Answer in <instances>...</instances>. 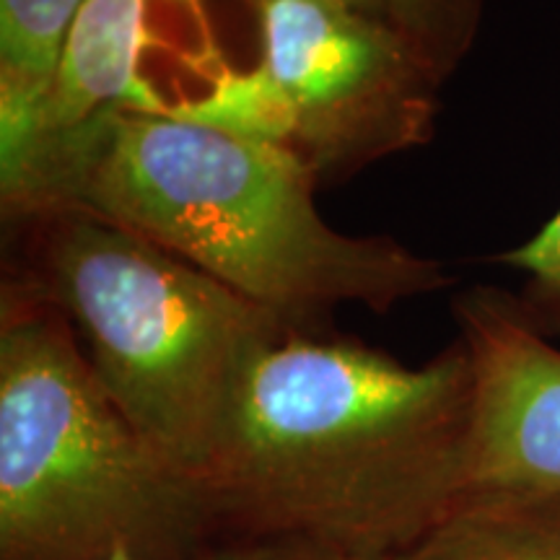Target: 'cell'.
<instances>
[{
  "label": "cell",
  "instance_id": "obj_12",
  "mask_svg": "<svg viewBox=\"0 0 560 560\" xmlns=\"http://www.w3.org/2000/svg\"><path fill=\"white\" fill-rule=\"evenodd\" d=\"M270 548H272V545L231 542V545H223V548L210 550V552H206V556H200L195 560H265V558H268ZM107 560H149V558H140L130 550H117V552H112Z\"/></svg>",
  "mask_w": 560,
  "mask_h": 560
},
{
  "label": "cell",
  "instance_id": "obj_3",
  "mask_svg": "<svg viewBox=\"0 0 560 560\" xmlns=\"http://www.w3.org/2000/svg\"><path fill=\"white\" fill-rule=\"evenodd\" d=\"M200 482L109 397L66 312L32 285L0 317V560L206 556Z\"/></svg>",
  "mask_w": 560,
  "mask_h": 560
},
{
  "label": "cell",
  "instance_id": "obj_6",
  "mask_svg": "<svg viewBox=\"0 0 560 560\" xmlns=\"http://www.w3.org/2000/svg\"><path fill=\"white\" fill-rule=\"evenodd\" d=\"M454 314L472 374L462 495L560 493V348L501 291Z\"/></svg>",
  "mask_w": 560,
  "mask_h": 560
},
{
  "label": "cell",
  "instance_id": "obj_4",
  "mask_svg": "<svg viewBox=\"0 0 560 560\" xmlns=\"http://www.w3.org/2000/svg\"><path fill=\"white\" fill-rule=\"evenodd\" d=\"M13 219L30 223L26 285L66 312L112 400L202 488L249 363L293 327L83 208Z\"/></svg>",
  "mask_w": 560,
  "mask_h": 560
},
{
  "label": "cell",
  "instance_id": "obj_10",
  "mask_svg": "<svg viewBox=\"0 0 560 560\" xmlns=\"http://www.w3.org/2000/svg\"><path fill=\"white\" fill-rule=\"evenodd\" d=\"M384 13L444 81L470 37L467 21L454 11V0H384Z\"/></svg>",
  "mask_w": 560,
  "mask_h": 560
},
{
  "label": "cell",
  "instance_id": "obj_14",
  "mask_svg": "<svg viewBox=\"0 0 560 560\" xmlns=\"http://www.w3.org/2000/svg\"><path fill=\"white\" fill-rule=\"evenodd\" d=\"M342 3L353 5V9L369 11V13H380V16L387 19V13H384V0H342Z\"/></svg>",
  "mask_w": 560,
  "mask_h": 560
},
{
  "label": "cell",
  "instance_id": "obj_7",
  "mask_svg": "<svg viewBox=\"0 0 560 560\" xmlns=\"http://www.w3.org/2000/svg\"><path fill=\"white\" fill-rule=\"evenodd\" d=\"M145 3L149 0L83 3L68 34L50 100L42 112L34 156L42 145L75 132L109 109L153 115H166L172 109V104L161 100L151 81L140 73V58L151 42L145 30Z\"/></svg>",
  "mask_w": 560,
  "mask_h": 560
},
{
  "label": "cell",
  "instance_id": "obj_11",
  "mask_svg": "<svg viewBox=\"0 0 560 560\" xmlns=\"http://www.w3.org/2000/svg\"><path fill=\"white\" fill-rule=\"evenodd\" d=\"M501 262L527 276L522 296H516L522 312L548 338H560V210Z\"/></svg>",
  "mask_w": 560,
  "mask_h": 560
},
{
  "label": "cell",
  "instance_id": "obj_5",
  "mask_svg": "<svg viewBox=\"0 0 560 560\" xmlns=\"http://www.w3.org/2000/svg\"><path fill=\"white\" fill-rule=\"evenodd\" d=\"M441 79L380 13L342 0H262V55L172 115L283 145L322 179L429 143Z\"/></svg>",
  "mask_w": 560,
  "mask_h": 560
},
{
  "label": "cell",
  "instance_id": "obj_9",
  "mask_svg": "<svg viewBox=\"0 0 560 560\" xmlns=\"http://www.w3.org/2000/svg\"><path fill=\"white\" fill-rule=\"evenodd\" d=\"M397 560H560V493L462 495Z\"/></svg>",
  "mask_w": 560,
  "mask_h": 560
},
{
  "label": "cell",
  "instance_id": "obj_1",
  "mask_svg": "<svg viewBox=\"0 0 560 560\" xmlns=\"http://www.w3.org/2000/svg\"><path fill=\"white\" fill-rule=\"evenodd\" d=\"M465 346L408 366L363 342L283 330L244 374L202 490L242 542L397 560L462 499Z\"/></svg>",
  "mask_w": 560,
  "mask_h": 560
},
{
  "label": "cell",
  "instance_id": "obj_2",
  "mask_svg": "<svg viewBox=\"0 0 560 560\" xmlns=\"http://www.w3.org/2000/svg\"><path fill=\"white\" fill-rule=\"evenodd\" d=\"M319 177L283 145L109 109L42 145L11 215L75 206L143 236L306 330L340 304L389 312L450 285L436 260L384 236L340 234L314 206Z\"/></svg>",
  "mask_w": 560,
  "mask_h": 560
},
{
  "label": "cell",
  "instance_id": "obj_13",
  "mask_svg": "<svg viewBox=\"0 0 560 560\" xmlns=\"http://www.w3.org/2000/svg\"><path fill=\"white\" fill-rule=\"evenodd\" d=\"M265 560H346L332 552L306 548V545H272Z\"/></svg>",
  "mask_w": 560,
  "mask_h": 560
},
{
  "label": "cell",
  "instance_id": "obj_8",
  "mask_svg": "<svg viewBox=\"0 0 560 560\" xmlns=\"http://www.w3.org/2000/svg\"><path fill=\"white\" fill-rule=\"evenodd\" d=\"M86 0H0V187L24 177L68 34Z\"/></svg>",
  "mask_w": 560,
  "mask_h": 560
}]
</instances>
